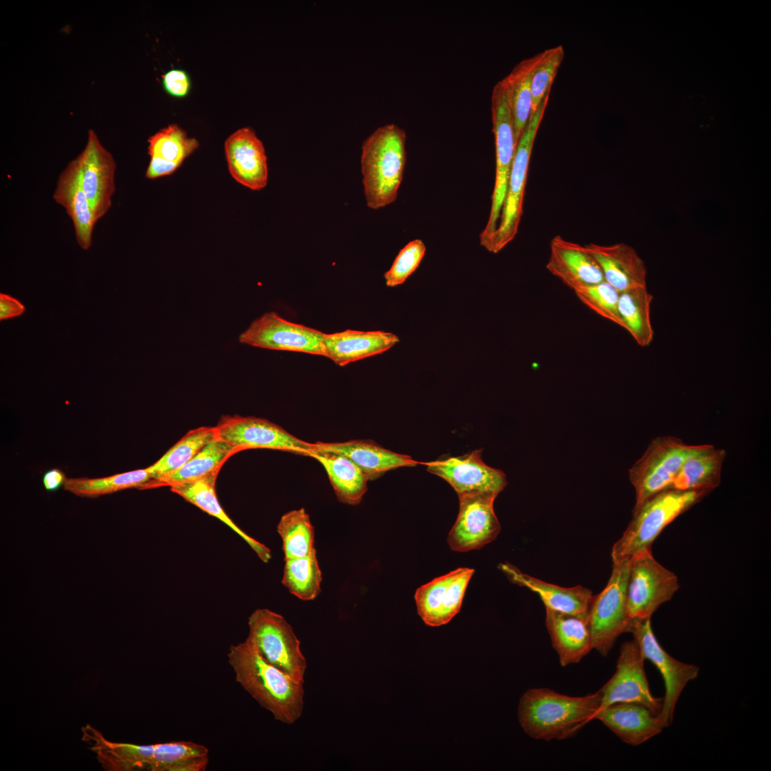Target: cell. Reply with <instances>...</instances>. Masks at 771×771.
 Listing matches in <instances>:
<instances>
[{"label":"cell","mask_w":771,"mask_h":771,"mask_svg":"<svg viewBox=\"0 0 771 771\" xmlns=\"http://www.w3.org/2000/svg\"><path fill=\"white\" fill-rule=\"evenodd\" d=\"M81 732L106 771H203L209 761L208 748L191 741L140 745L111 742L89 724Z\"/></svg>","instance_id":"6da1fadb"},{"label":"cell","mask_w":771,"mask_h":771,"mask_svg":"<svg viewBox=\"0 0 771 771\" xmlns=\"http://www.w3.org/2000/svg\"><path fill=\"white\" fill-rule=\"evenodd\" d=\"M228 662L236 681L276 720L295 723L304 706L303 683L265 661L246 641L232 645Z\"/></svg>","instance_id":"7a4b0ae2"},{"label":"cell","mask_w":771,"mask_h":771,"mask_svg":"<svg viewBox=\"0 0 771 771\" xmlns=\"http://www.w3.org/2000/svg\"><path fill=\"white\" fill-rule=\"evenodd\" d=\"M600 707V690L585 696H570L548 687H537L522 695L518 716L521 727L530 737L563 740L573 737L594 720Z\"/></svg>","instance_id":"3957f363"},{"label":"cell","mask_w":771,"mask_h":771,"mask_svg":"<svg viewBox=\"0 0 771 771\" xmlns=\"http://www.w3.org/2000/svg\"><path fill=\"white\" fill-rule=\"evenodd\" d=\"M405 131L394 124L375 130L363 142L361 172L367 206L379 209L394 202L406 163Z\"/></svg>","instance_id":"277c9868"},{"label":"cell","mask_w":771,"mask_h":771,"mask_svg":"<svg viewBox=\"0 0 771 771\" xmlns=\"http://www.w3.org/2000/svg\"><path fill=\"white\" fill-rule=\"evenodd\" d=\"M710 492L667 489L645 501L635 512L620 538L614 543L613 560L632 558L651 545L662 530Z\"/></svg>","instance_id":"5b68a950"},{"label":"cell","mask_w":771,"mask_h":771,"mask_svg":"<svg viewBox=\"0 0 771 771\" xmlns=\"http://www.w3.org/2000/svg\"><path fill=\"white\" fill-rule=\"evenodd\" d=\"M708 445H688L672 435L652 440L642 457L629 470V478L635 490L633 513L651 497L670 489L685 461Z\"/></svg>","instance_id":"8992f818"},{"label":"cell","mask_w":771,"mask_h":771,"mask_svg":"<svg viewBox=\"0 0 771 771\" xmlns=\"http://www.w3.org/2000/svg\"><path fill=\"white\" fill-rule=\"evenodd\" d=\"M245 641L268 663L296 682H304L307 667L300 641L286 619L266 608L256 609L248 618Z\"/></svg>","instance_id":"52a82bcc"},{"label":"cell","mask_w":771,"mask_h":771,"mask_svg":"<svg viewBox=\"0 0 771 771\" xmlns=\"http://www.w3.org/2000/svg\"><path fill=\"white\" fill-rule=\"evenodd\" d=\"M631 558L613 560L605 588L593 595L588 610L593 647L607 656L618 638L628 633L632 620L626 607L627 584Z\"/></svg>","instance_id":"ba28073f"},{"label":"cell","mask_w":771,"mask_h":771,"mask_svg":"<svg viewBox=\"0 0 771 771\" xmlns=\"http://www.w3.org/2000/svg\"><path fill=\"white\" fill-rule=\"evenodd\" d=\"M549 94L543 99L538 109L530 115L517 143L498 225L486 249L490 253H499L515 238L518 233L523 215V199L530 156L536 134L548 102Z\"/></svg>","instance_id":"9c48e42d"},{"label":"cell","mask_w":771,"mask_h":771,"mask_svg":"<svg viewBox=\"0 0 771 771\" xmlns=\"http://www.w3.org/2000/svg\"><path fill=\"white\" fill-rule=\"evenodd\" d=\"M491 114L495 145V178L489 217L479 236L480 244L485 249L488 247L498 225L517 146L513 116L503 79L493 88Z\"/></svg>","instance_id":"30bf717a"},{"label":"cell","mask_w":771,"mask_h":771,"mask_svg":"<svg viewBox=\"0 0 771 771\" xmlns=\"http://www.w3.org/2000/svg\"><path fill=\"white\" fill-rule=\"evenodd\" d=\"M679 588L675 574L660 564L651 549L631 558L626 591V607L632 619L650 618Z\"/></svg>","instance_id":"8fae6325"},{"label":"cell","mask_w":771,"mask_h":771,"mask_svg":"<svg viewBox=\"0 0 771 771\" xmlns=\"http://www.w3.org/2000/svg\"><path fill=\"white\" fill-rule=\"evenodd\" d=\"M217 438L236 453L253 448L278 450L308 456L313 443L301 440L268 420L241 415L222 416L215 426Z\"/></svg>","instance_id":"7c38bea8"},{"label":"cell","mask_w":771,"mask_h":771,"mask_svg":"<svg viewBox=\"0 0 771 771\" xmlns=\"http://www.w3.org/2000/svg\"><path fill=\"white\" fill-rule=\"evenodd\" d=\"M628 633L633 635L642 657L650 660L660 672L665 693L659 715L665 727L672 722L675 705L685 685L695 680L700 671L695 665L680 662L670 655L659 644L650 624V618L632 619Z\"/></svg>","instance_id":"4fadbf2b"},{"label":"cell","mask_w":771,"mask_h":771,"mask_svg":"<svg viewBox=\"0 0 771 771\" xmlns=\"http://www.w3.org/2000/svg\"><path fill=\"white\" fill-rule=\"evenodd\" d=\"M644 660L635 640L623 643L615 673L599 690L600 709L618 702H635L645 706L659 716L663 698L652 695L644 669Z\"/></svg>","instance_id":"5bb4252c"},{"label":"cell","mask_w":771,"mask_h":771,"mask_svg":"<svg viewBox=\"0 0 771 771\" xmlns=\"http://www.w3.org/2000/svg\"><path fill=\"white\" fill-rule=\"evenodd\" d=\"M325 335L269 312L254 320L238 339L240 343L254 347L324 356Z\"/></svg>","instance_id":"9a60e30c"},{"label":"cell","mask_w":771,"mask_h":771,"mask_svg":"<svg viewBox=\"0 0 771 771\" xmlns=\"http://www.w3.org/2000/svg\"><path fill=\"white\" fill-rule=\"evenodd\" d=\"M497 495L479 493L458 496V515L447 540L453 550L478 549L495 539L500 530L493 508Z\"/></svg>","instance_id":"2e32d148"},{"label":"cell","mask_w":771,"mask_h":771,"mask_svg":"<svg viewBox=\"0 0 771 771\" xmlns=\"http://www.w3.org/2000/svg\"><path fill=\"white\" fill-rule=\"evenodd\" d=\"M75 159L79 168L81 186L97 222L112 205L116 162L91 129L89 131L84 149Z\"/></svg>","instance_id":"e0dca14e"},{"label":"cell","mask_w":771,"mask_h":771,"mask_svg":"<svg viewBox=\"0 0 771 771\" xmlns=\"http://www.w3.org/2000/svg\"><path fill=\"white\" fill-rule=\"evenodd\" d=\"M482 450L457 457L440 458L426 463L427 470L446 480L458 495L491 493L498 495L507 478L500 470L485 464Z\"/></svg>","instance_id":"ac0fdd59"},{"label":"cell","mask_w":771,"mask_h":771,"mask_svg":"<svg viewBox=\"0 0 771 771\" xmlns=\"http://www.w3.org/2000/svg\"><path fill=\"white\" fill-rule=\"evenodd\" d=\"M473 569L460 568L420 586L415 599L419 615L429 626L448 623L460 610Z\"/></svg>","instance_id":"d6986e66"},{"label":"cell","mask_w":771,"mask_h":771,"mask_svg":"<svg viewBox=\"0 0 771 771\" xmlns=\"http://www.w3.org/2000/svg\"><path fill=\"white\" fill-rule=\"evenodd\" d=\"M545 267L573 291L605 281L600 266L585 246L559 235L550 242Z\"/></svg>","instance_id":"ffe728a7"},{"label":"cell","mask_w":771,"mask_h":771,"mask_svg":"<svg viewBox=\"0 0 771 771\" xmlns=\"http://www.w3.org/2000/svg\"><path fill=\"white\" fill-rule=\"evenodd\" d=\"M225 153L231 176L241 185L260 191L267 184V157L263 145L251 128H241L225 141Z\"/></svg>","instance_id":"44dd1931"},{"label":"cell","mask_w":771,"mask_h":771,"mask_svg":"<svg viewBox=\"0 0 771 771\" xmlns=\"http://www.w3.org/2000/svg\"><path fill=\"white\" fill-rule=\"evenodd\" d=\"M584 246L600 266L605 281L620 293L647 286L646 266L632 246L624 243Z\"/></svg>","instance_id":"7402d4cb"},{"label":"cell","mask_w":771,"mask_h":771,"mask_svg":"<svg viewBox=\"0 0 771 771\" xmlns=\"http://www.w3.org/2000/svg\"><path fill=\"white\" fill-rule=\"evenodd\" d=\"M545 625L560 664L579 662L593 647L588 611L570 614L546 608Z\"/></svg>","instance_id":"603a6c76"},{"label":"cell","mask_w":771,"mask_h":771,"mask_svg":"<svg viewBox=\"0 0 771 771\" xmlns=\"http://www.w3.org/2000/svg\"><path fill=\"white\" fill-rule=\"evenodd\" d=\"M594 719L633 746L644 743L665 727L658 715L635 702H618L600 709Z\"/></svg>","instance_id":"cb8c5ba5"},{"label":"cell","mask_w":771,"mask_h":771,"mask_svg":"<svg viewBox=\"0 0 771 771\" xmlns=\"http://www.w3.org/2000/svg\"><path fill=\"white\" fill-rule=\"evenodd\" d=\"M313 445L316 449L348 457L362 470L368 480L378 479L391 470L418 465L410 456L386 449L371 440L318 441Z\"/></svg>","instance_id":"d4e9b609"},{"label":"cell","mask_w":771,"mask_h":771,"mask_svg":"<svg viewBox=\"0 0 771 771\" xmlns=\"http://www.w3.org/2000/svg\"><path fill=\"white\" fill-rule=\"evenodd\" d=\"M398 342L399 338L390 332L348 329L331 334L326 333L324 356L339 366H345L381 354Z\"/></svg>","instance_id":"484cf974"},{"label":"cell","mask_w":771,"mask_h":771,"mask_svg":"<svg viewBox=\"0 0 771 771\" xmlns=\"http://www.w3.org/2000/svg\"><path fill=\"white\" fill-rule=\"evenodd\" d=\"M53 198L65 208L71 218L79 246L89 250L96 222L81 186L79 168L75 158L60 174Z\"/></svg>","instance_id":"4316f807"},{"label":"cell","mask_w":771,"mask_h":771,"mask_svg":"<svg viewBox=\"0 0 771 771\" xmlns=\"http://www.w3.org/2000/svg\"><path fill=\"white\" fill-rule=\"evenodd\" d=\"M237 453L225 441L216 438L204 446L194 457L178 470L151 479L140 489H151L163 486L173 487L196 480L217 478L226 460Z\"/></svg>","instance_id":"83f0119b"},{"label":"cell","mask_w":771,"mask_h":771,"mask_svg":"<svg viewBox=\"0 0 771 771\" xmlns=\"http://www.w3.org/2000/svg\"><path fill=\"white\" fill-rule=\"evenodd\" d=\"M501 569L514 583L536 593L546 608L580 614L589 610L593 597L592 591L581 585L564 588L524 574L510 564H503Z\"/></svg>","instance_id":"f1b7e54d"},{"label":"cell","mask_w":771,"mask_h":771,"mask_svg":"<svg viewBox=\"0 0 771 771\" xmlns=\"http://www.w3.org/2000/svg\"><path fill=\"white\" fill-rule=\"evenodd\" d=\"M308 457L318 460L327 473L338 500L357 505L367 491V477L350 458L338 453L315 448Z\"/></svg>","instance_id":"f546056e"},{"label":"cell","mask_w":771,"mask_h":771,"mask_svg":"<svg viewBox=\"0 0 771 771\" xmlns=\"http://www.w3.org/2000/svg\"><path fill=\"white\" fill-rule=\"evenodd\" d=\"M726 455L725 449L715 448L709 444L705 449L685 461L670 488L712 492L720 484Z\"/></svg>","instance_id":"4dcf8cb0"},{"label":"cell","mask_w":771,"mask_h":771,"mask_svg":"<svg viewBox=\"0 0 771 771\" xmlns=\"http://www.w3.org/2000/svg\"><path fill=\"white\" fill-rule=\"evenodd\" d=\"M216 478L203 479L171 487V490L206 513L216 517L243 539L263 562L271 558L270 550L249 536L229 518L216 492Z\"/></svg>","instance_id":"1f68e13d"},{"label":"cell","mask_w":771,"mask_h":771,"mask_svg":"<svg viewBox=\"0 0 771 771\" xmlns=\"http://www.w3.org/2000/svg\"><path fill=\"white\" fill-rule=\"evenodd\" d=\"M539 58L540 53L522 60L503 78L517 143L531 115V81Z\"/></svg>","instance_id":"d6a6232c"},{"label":"cell","mask_w":771,"mask_h":771,"mask_svg":"<svg viewBox=\"0 0 771 771\" xmlns=\"http://www.w3.org/2000/svg\"><path fill=\"white\" fill-rule=\"evenodd\" d=\"M652 299L647 286L620 293L618 311L624 328L641 347L649 346L654 338L650 318Z\"/></svg>","instance_id":"836d02e7"},{"label":"cell","mask_w":771,"mask_h":771,"mask_svg":"<svg viewBox=\"0 0 771 771\" xmlns=\"http://www.w3.org/2000/svg\"><path fill=\"white\" fill-rule=\"evenodd\" d=\"M152 478L153 473L148 467L104 478H66L64 488L78 496L96 498L128 488L140 489Z\"/></svg>","instance_id":"e575fe53"},{"label":"cell","mask_w":771,"mask_h":771,"mask_svg":"<svg viewBox=\"0 0 771 771\" xmlns=\"http://www.w3.org/2000/svg\"><path fill=\"white\" fill-rule=\"evenodd\" d=\"M216 438L215 426H201L190 430L161 458L149 466L153 473L152 478L178 470Z\"/></svg>","instance_id":"d590c367"},{"label":"cell","mask_w":771,"mask_h":771,"mask_svg":"<svg viewBox=\"0 0 771 771\" xmlns=\"http://www.w3.org/2000/svg\"><path fill=\"white\" fill-rule=\"evenodd\" d=\"M285 560L309 555L314 548V529L304 508L284 514L277 526Z\"/></svg>","instance_id":"8d00e7d4"},{"label":"cell","mask_w":771,"mask_h":771,"mask_svg":"<svg viewBox=\"0 0 771 771\" xmlns=\"http://www.w3.org/2000/svg\"><path fill=\"white\" fill-rule=\"evenodd\" d=\"M282 583L303 600H311L321 591V571L314 550L309 555L285 560Z\"/></svg>","instance_id":"74e56055"},{"label":"cell","mask_w":771,"mask_h":771,"mask_svg":"<svg viewBox=\"0 0 771 771\" xmlns=\"http://www.w3.org/2000/svg\"><path fill=\"white\" fill-rule=\"evenodd\" d=\"M148 153L180 165L198 147V141L189 138L186 132L176 124L162 128L148 140Z\"/></svg>","instance_id":"f35d334b"},{"label":"cell","mask_w":771,"mask_h":771,"mask_svg":"<svg viewBox=\"0 0 771 771\" xmlns=\"http://www.w3.org/2000/svg\"><path fill=\"white\" fill-rule=\"evenodd\" d=\"M564 58L562 45L540 53V58L531 81L532 111L533 114L543 99L550 94L552 84Z\"/></svg>","instance_id":"ab89813d"},{"label":"cell","mask_w":771,"mask_h":771,"mask_svg":"<svg viewBox=\"0 0 771 771\" xmlns=\"http://www.w3.org/2000/svg\"><path fill=\"white\" fill-rule=\"evenodd\" d=\"M577 298L599 316L624 328L618 311L620 292L606 281L574 291Z\"/></svg>","instance_id":"60d3db41"},{"label":"cell","mask_w":771,"mask_h":771,"mask_svg":"<svg viewBox=\"0 0 771 771\" xmlns=\"http://www.w3.org/2000/svg\"><path fill=\"white\" fill-rule=\"evenodd\" d=\"M425 251L426 247L420 239H415L407 243L384 274L386 286L395 287L403 284L418 268Z\"/></svg>","instance_id":"b9f144b4"},{"label":"cell","mask_w":771,"mask_h":771,"mask_svg":"<svg viewBox=\"0 0 771 771\" xmlns=\"http://www.w3.org/2000/svg\"><path fill=\"white\" fill-rule=\"evenodd\" d=\"M162 84L165 91L176 98L186 96L191 87L188 73L178 69H173L165 73L162 76Z\"/></svg>","instance_id":"7bdbcfd3"},{"label":"cell","mask_w":771,"mask_h":771,"mask_svg":"<svg viewBox=\"0 0 771 771\" xmlns=\"http://www.w3.org/2000/svg\"><path fill=\"white\" fill-rule=\"evenodd\" d=\"M25 311V306L19 300L9 294L0 293V321L21 316Z\"/></svg>","instance_id":"ee69618b"},{"label":"cell","mask_w":771,"mask_h":771,"mask_svg":"<svg viewBox=\"0 0 771 771\" xmlns=\"http://www.w3.org/2000/svg\"><path fill=\"white\" fill-rule=\"evenodd\" d=\"M181 165L158 157H151L146 177L153 179L172 174Z\"/></svg>","instance_id":"f6af8a7d"},{"label":"cell","mask_w":771,"mask_h":771,"mask_svg":"<svg viewBox=\"0 0 771 771\" xmlns=\"http://www.w3.org/2000/svg\"><path fill=\"white\" fill-rule=\"evenodd\" d=\"M66 479L65 474L61 470L52 468L44 473L42 482L46 490L56 491L64 485Z\"/></svg>","instance_id":"bcb514c9"}]
</instances>
